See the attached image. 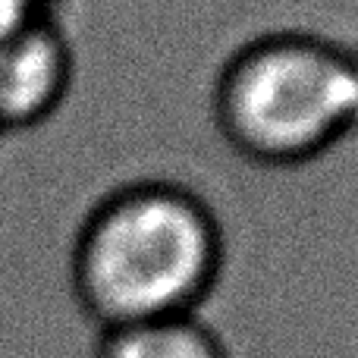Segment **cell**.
Masks as SVG:
<instances>
[{
	"label": "cell",
	"instance_id": "1",
	"mask_svg": "<svg viewBox=\"0 0 358 358\" xmlns=\"http://www.w3.org/2000/svg\"><path fill=\"white\" fill-rule=\"evenodd\" d=\"M217 214L173 182H136L107 195L79 227L69 280L98 330L198 315L223 271Z\"/></svg>",
	"mask_w": 358,
	"mask_h": 358
},
{
	"label": "cell",
	"instance_id": "2",
	"mask_svg": "<svg viewBox=\"0 0 358 358\" xmlns=\"http://www.w3.org/2000/svg\"><path fill=\"white\" fill-rule=\"evenodd\" d=\"M214 113L248 161H315L358 136V50L305 31L258 38L223 66Z\"/></svg>",
	"mask_w": 358,
	"mask_h": 358
},
{
	"label": "cell",
	"instance_id": "3",
	"mask_svg": "<svg viewBox=\"0 0 358 358\" xmlns=\"http://www.w3.org/2000/svg\"><path fill=\"white\" fill-rule=\"evenodd\" d=\"M73 48L54 16L0 38V136L54 117L73 85Z\"/></svg>",
	"mask_w": 358,
	"mask_h": 358
},
{
	"label": "cell",
	"instance_id": "4",
	"mask_svg": "<svg viewBox=\"0 0 358 358\" xmlns=\"http://www.w3.org/2000/svg\"><path fill=\"white\" fill-rule=\"evenodd\" d=\"M94 358H229L227 343L198 315L101 330Z\"/></svg>",
	"mask_w": 358,
	"mask_h": 358
},
{
	"label": "cell",
	"instance_id": "5",
	"mask_svg": "<svg viewBox=\"0 0 358 358\" xmlns=\"http://www.w3.org/2000/svg\"><path fill=\"white\" fill-rule=\"evenodd\" d=\"M50 6L54 0H0V38L50 19Z\"/></svg>",
	"mask_w": 358,
	"mask_h": 358
}]
</instances>
